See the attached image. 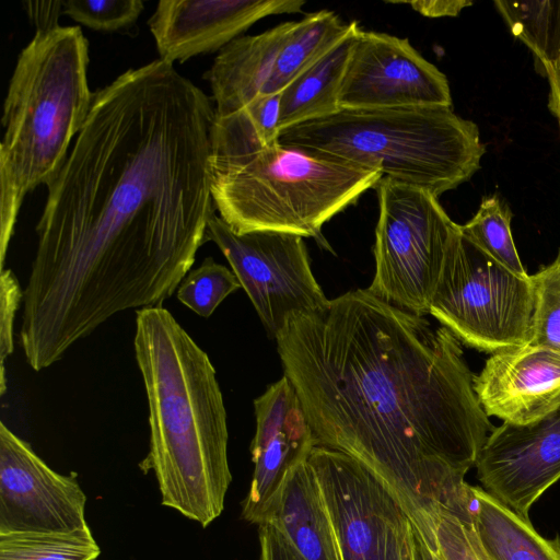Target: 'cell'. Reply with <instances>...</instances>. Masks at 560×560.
I'll return each instance as SVG.
<instances>
[{"label": "cell", "mask_w": 560, "mask_h": 560, "mask_svg": "<svg viewBox=\"0 0 560 560\" xmlns=\"http://www.w3.org/2000/svg\"><path fill=\"white\" fill-rule=\"evenodd\" d=\"M254 472L241 515L259 525L287 474L306 460L316 445L298 394L285 375L254 400Z\"/></svg>", "instance_id": "15"}, {"label": "cell", "mask_w": 560, "mask_h": 560, "mask_svg": "<svg viewBox=\"0 0 560 560\" xmlns=\"http://www.w3.org/2000/svg\"><path fill=\"white\" fill-rule=\"evenodd\" d=\"M493 3L513 35L535 55L538 70L560 58V0Z\"/></svg>", "instance_id": "23"}, {"label": "cell", "mask_w": 560, "mask_h": 560, "mask_svg": "<svg viewBox=\"0 0 560 560\" xmlns=\"http://www.w3.org/2000/svg\"><path fill=\"white\" fill-rule=\"evenodd\" d=\"M475 466L486 492L528 518L532 505L560 479V407L528 424L494 428Z\"/></svg>", "instance_id": "13"}, {"label": "cell", "mask_w": 560, "mask_h": 560, "mask_svg": "<svg viewBox=\"0 0 560 560\" xmlns=\"http://www.w3.org/2000/svg\"><path fill=\"white\" fill-rule=\"evenodd\" d=\"M278 141L380 171L436 198L470 179L486 152L478 126L452 107L341 109L285 128Z\"/></svg>", "instance_id": "5"}, {"label": "cell", "mask_w": 560, "mask_h": 560, "mask_svg": "<svg viewBox=\"0 0 560 560\" xmlns=\"http://www.w3.org/2000/svg\"><path fill=\"white\" fill-rule=\"evenodd\" d=\"M100 553L91 529L0 534V560H96Z\"/></svg>", "instance_id": "25"}, {"label": "cell", "mask_w": 560, "mask_h": 560, "mask_svg": "<svg viewBox=\"0 0 560 560\" xmlns=\"http://www.w3.org/2000/svg\"><path fill=\"white\" fill-rule=\"evenodd\" d=\"M276 341L316 446L363 464L420 533L441 510L471 514L464 477L494 427L450 329L358 289L291 316Z\"/></svg>", "instance_id": "2"}, {"label": "cell", "mask_w": 560, "mask_h": 560, "mask_svg": "<svg viewBox=\"0 0 560 560\" xmlns=\"http://www.w3.org/2000/svg\"><path fill=\"white\" fill-rule=\"evenodd\" d=\"M341 109L452 107L446 75L408 38L360 30L339 95Z\"/></svg>", "instance_id": "11"}, {"label": "cell", "mask_w": 560, "mask_h": 560, "mask_svg": "<svg viewBox=\"0 0 560 560\" xmlns=\"http://www.w3.org/2000/svg\"><path fill=\"white\" fill-rule=\"evenodd\" d=\"M474 389L488 417L535 422L560 407V350L525 343L492 353Z\"/></svg>", "instance_id": "16"}, {"label": "cell", "mask_w": 560, "mask_h": 560, "mask_svg": "<svg viewBox=\"0 0 560 560\" xmlns=\"http://www.w3.org/2000/svg\"><path fill=\"white\" fill-rule=\"evenodd\" d=\"M425 536L429 537H422L443 560H489L475 530L472 518H463L441 510Z\"/></svg>", "instance_id": "28"}, {"label": "cell", "mask_w": 560, "mask_h": 560, "mask_svg": "<svg viewBox=\"0 0 560 560\" xmlns=\"http://www.w3.org/2000/svg\"><path fill=\"white\" fill-rule=\"evenodd\" d=\"M304 0H161L148 21L161 60L222 50L257 21L298 13Z\"/></svg>", "instance_id": "14"}, {"label": "cell", "mask_w": 560, "mask_h": 560, "mask_svg": "<svg viewBox=\"0 0 560 560\" xmlns=\"http://www.w3.org/2000/svg\"><path fill=\"white\" fill-rule=\"evenodd\" d=\"M534 315L527 343L560 350V249L555 260L530 276Z\"/></svg>", "instance_id": "27"}, {"label": "cell", "mask_w": 560, "mask_h": 560, "mask_svg": "<svg viewBox=\"0 0 560 560\" xmlns=\"http://www.w3.org/2000/svg\"><path fill=\"white\" fill-rule=\"evenodd\" d=\"M219 217L238 234L254 231L322 238V228L382 179L380 171L279 141L245 158L212 160Z\"/></svg>", "instance_id": "6"}, {"label": "cell", "mask_w": 560, "mask_h": 560, "mask_svg": "<svg viewBox=\"0 0 560 560\" xmlns=\"http://www.w3.org/2000/svg\"><path fill=\"white\" fill-rule=\"evenodd\" d=\"M295 24L289 21L257 35L240 36L219 51L203 75L215 117L228 116L262 94Z\"/></svg>", "instance_id": "18"}, {"label": "cell", "mask_w": 560, "mask_h": 560, "mask_svg": "<svg viewBox=\"0 0 560 560\" xmlns=\"http://www.w3.org/2000/svg\"><path fill=\"white\" fill-rule=\"evenodd\" d=\"M207 236L225 256L269 338L276 339L291 316L327 304L302 236L272 231L238 234L217 214Z\"/></svg>", "instance_id": "10"}, {"label": "cell", "mask_w": 560, "mask_h": 560, "mask_svg": "<svg viewBox=\"0 0 560 560\" xmlns=\"http://www.w3.org/2000/svg\"><path fill=\"white\" fill-rule=\"evenodd\" d=\"M342 560H413V524L385 485L363 464L331 448L308 456Z\"/></svg>", "instance_id": "9"}, {"label": "cell", "mask_w": 560, "mask_h": 560, "mask_svg": "<svg viewBox=\"0 0 560 560\" xmlns=\"http://www.w3.org/2000/svg\"><path fill=\"white\" fill-rule=\"evenodd\" d=\"M375 189L380 207L375 275L368 291L400 310L424 316L458 224L428 190L388 177H382Z\"/></svg>", "instance_id": "8"}, {"label": "cell", "mask_w": 560, "mask_h": 560, "mask_svg": "<svg viewBox=\"0 0 560 560\" xmlns=\"http://www.w3.org/2000/svg\"><path fill=\"white\" fill-rule=\"evenodd\" d=\"M512 212L498 195L482 198L476 214L459 230L464 237L513 273L528 278L511 233Z\"/></svg>", "instance_id": "24"}, {"label": "cell", "mask_w": 560, "mask_h": 560, "mask_svg": "<svg viewBox=\"0 0 560 560\" xmlns=\"http://www.w3.org/2000/svg\"><path fill=\"white\" fill-rule=\"evenodd\" d=\"M534 307L530 276L504 268L464 237L458 225L429 314L460 342L492 354L527 343Z\"/></svg>", "instance_id": "7"}, {"label": "cell", "mask_w": 560, "mask_h": 560, "mask_svg": "<svg viewBox=\"0 0 560 560\" xmlns=\"http://www.w3.org/2000/svg\"><path fill=\"white\" fill-rule=\"evenodd\" d=\"M213 120L210 97L161 59L94 93L35 229L20 328L34 371L177 291L215 215Z\"/></svg>", "instance_id": "1"}, {"label": "cell", "mask_w": 560, "mask_h": 560, "mask_svg": "<svg viewBox=\"0 0 560 560\" xmlns=\"http://www.w3.org/2000/svg\"><path fill=\"white\" fill-rule=\"evenodd\" d=\"M23 302L21 285L10 269H3L0 273V393L4 394L5 386V360L14 349L13 327L16 311Z\"/></svg>", "instance_id": "30"}, {"label": "cell", "mask_w": 560, "mask_h": 560, "mask_svg": "<svg viewBox=\"0 0 560 560\" xmlns=\"http://www.w3.org/2000/svg\"><path fill=\"white\" fill-rule=\"evenodd\" d=\"M280 97L260 94L243 108L212 125V160H234L256 154L278 142Z\"/></svg>", "instance_id": "22"}, {"label": "cell", "mask_w": 560, "mask_h": 560, "mask_svg": "<svg viewBox=\"0 0 560 560\" xmlns=\"http://www.w3.org/2000/svg\"><path fill=\"white\" fill-rule=\"evenodd\" d=\"M63 14L95 31L114 32L132 25L143 10L141 0H66Z\"/></svg>", "instance_id": "29"}, {"label": "cell", "mask_w": 560, "mask_h": 560, "mask_svg": "<svg viewBox=\"0 0 560 560\" xmlns=\"http://www.w3.org/2000/svg\"><path fill=\"white\" fill-rule=\"evenodd\" d=\"M259 560H304L288 539L270 523L258 525Z\"/></svg>", "instance_id": "31"}, {"label": "cell", "mask_w": 560, "mask_h": 560, "mask_svg": "<svg viewBox=\"0 0 560 560\" xmlns=\"http://www.w3.org/2000/svg\"><path fill=\"white\" fill-rule=\"evenodd\" d=\"M359 25L324 58L296 78L280 97L281 130L341 110L339 95Z\"/></svg>", "instance_id": "20"}, {"label": "cell", "mask_w": 560, "mask_h": 560, "mask_svg": "<svg viewBox=\"0 0 560 560\" xmlns=\"http://www.w3.org/2000/svg\"><path fill=\"white\" fill-rule=\"evenodd\" d=\"M22 5L30 21L35 25L36 32L60 26L58 20L63 13L62 1H24Z\"/></svg>", "instance_id": "32"}, {"label": "cell", "mask_w": 560, "mask_h": 560, "mask_svg": "<svg viewBox=\"0 0 560 560\" xmlns=\"http://www.w3.org/2000/svg\"><path fill=\"white\" fill-rule=\"evenodd\" d=\"M396 4H408L427 18L457 16L460 11L472 4L466 0H416V1H396Z\"/></svg>", "instance_id": "33"}, {"label": "cell", "mask_w": 560, "mask_h": 560, "mask_svg": "<svg viewBox=\"0 0 560 560\" xmlns=\"http://www.w3.org/2000/svg\"><path fill=\"white\" fill-rule=\"evenodd\" d=\"M472 523L489 560H560V537H542L525 518L472 487Z\"/></svg>", "instance_id": "19"}, {"label": "cell", "mask_w": 560, "mask_h": 560, "mask_svg": "<svg viewBox=\"0 0 560 560\" xmlns=\"http://www.w3.org/2000/svg\"><path fill=\"white\" fill-rule=\"evenodd\" d=\"M89 43L79 26L36 32L21 50L3 103L0 145V269L25 196L60 172L94 93Z\"/></svg>", "instance_id": "4"}, {"label": "cell", "mask_w": 560, "mask_h": 560, "mask_svg": "<svg viewBox=\"0 0 560 560\" xmlns=\"http://www.w3.org/2000/svg\"><path fill=\"white\" fill-rule=\"evenodd\" d=\"M541 74L548 79L550 88L548 106L557 118L560 129V58L553 65L545 67Z\"/></svg>", "instance_id": "34"}, {"label": "cell", "mask_w": 560, "mask_h": 560, "mask_svg": "<svg viewBox=\"0 0 560 560\" xmlns=\"http://www.w3.org/2000/svg\"><path fill=\"white\" fill-rule=\"evenodd\" d=\"M261 523L273 525L304 560H342L320 485L308 458L287 474Z\"/></svg>", "instance_id": "17"}, {"label": "cell", "mask_w": 560, "mask_h": 560, "mask_svg": "<svg viewBox=\"0 0 560 560\" xmlns=\"http://www.w3.org/2000/svg\"><path fill=\"white\" fill-rule=\"evenodd\" d=\"M357 26L355 21L346 23L335 12L328 10L310 13L296 21L295 27L277 58L273 72L262 94L281 93Z\"/></svg>", "instance_id": "21"}, {"label": "cell", "mask_w": 560, "mask_h": 560, "mask_svg": "<svg viewBox=\"0 0 560 560\" xmlns=\"http://www.w3.org/2000/svg\"><path fill=\"white\" fill-rule=\"evenodd\" d=\"M135 357L149 410V452L161 503L210 525L224 509L232 474L226 410L208 354L163 306L136 311Z\"/></svg>", "instance_id": "3"}, {"label": "cell", "mask_w": 560, "mask_h": 560, "mask_svg": "<svg viewBox=\"0 0 560 560\" xmlns=\"http://www.w3.org/2000/svg\"><path fill=\"white\" fill-rule=\"evenodd\" d=\"M240 288L241 283L232 270L215 262L212 257H206L199 267L190 269L184 277L176 296L197 315L208 318Z\"/></svg>", "instance_id": "26"}, {"label": "cell", "mask_w": 560, "mask_h": 560, "mask_svg": "<svg viewBox=\"0 0 560 560\" xmlns=\"http://www.w3.org/2000/svg\"><path fill=\"white\" fill-rule=\"evenodd\" d=\"M77 474L52 470L0 422V534L90 529Z\"/></svg>", "instance_id": "12"}, {"label": "cell", "mask_w": 560, "mask_h": 560, "mask_svg": "<svg viewBox=\"0 0 560 560\" xmlns=\"http://www.w3.org/2000/svg\"><path fill=\"white\" fill-rule=\"evenodd\" d=\"M415 527V526H413ZM413 560H443L415 527Z\"/></svg>", "instance_id": "35"}]
</instances>
